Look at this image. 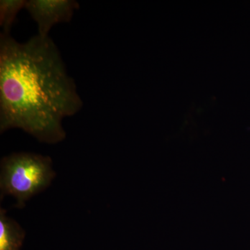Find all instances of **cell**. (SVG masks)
<instances>
[{
  "instance_id": "cell-1",
  "label": "cell",
  "mask_w": 250,
  "mask_h": 250,
  "mask_svg": "<svg viewBox=\"0 0 250 250\" xmlns=\"http://www.w3.org/2000/svg\"><path fill=\"white\" fill-rule=\"evenodd\" d=\"M83 102L67 74L58 47L36 34L19 42L0 37V131H26L42 143L65 138L62 121L80 111Z\"/></svg>"
},
{
  "instance_id": "cell-3",
  "label": "cell",
  "mask_w": 250,
  "mask_h": 250,
  "mask_svg": "<svg viewBox=\"0 0 250 250\" xmlns=\"http://www.w3.org/2000/svg\"><path fill=\"white\" fill-rule=\"evenodd\" d=\"M79 4L71 0H29L26 1L24 9L38 25V34L49 36L55 24L69 22Z\"/></svg>"
},
{
  "instance_id": "cell-2",
  "label": "cell",
  "mask_w": 250,
  "mask_h": 250,
  "mask_svg": "<svg viewBox=\"0 0 250 250\" xmlns=\"http://www.w3.org/2000/svg\"><path fill=\"white\" fill-rule=\"evenodd\" d=\"M54 176L48 156L31 153L6 156L1 164V198L11 195L17 201L16 207L24 208L28 200L49 187Z\"/></svg>"
},
{
  "instance_id": "cell-4",
  "label": "cell",
  "mask_w": 250,
  "mask_h": 250,
  "mask_svg": "<svg viewBox=\"0 0 250 250\" xmlns=\"http://www.w3.org/2000/svg\"><path fill=\"white\" fill-rule=\"evenodd\" d=\"M25 238V231L14 219L0 210V250H21Z\"/></svg>"
},
{
  "instance_id": "cell-5",
  "label": "cell",
  "mask_w": 250,
  "mask_h": 250,
  "mask_svg": "<svg viewBox=\"0 0 250 250\" xmlns=\"http://www.w3.org/2000/svg\"><path fill=\"white\" fill-rule=\"evenodd\" d=\"M24 0H1L0 1V26L1 34L9 35L18 13L24 9Z\"/></svg>"
}]
</instances>
